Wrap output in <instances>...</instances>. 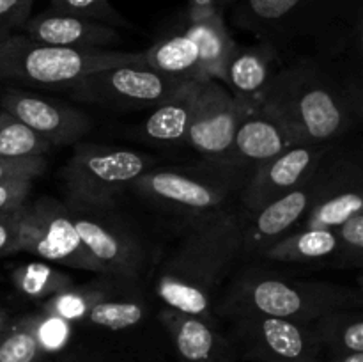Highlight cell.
<instances>
[{
  "label": "cell",
  "mask_w": 363,
  "mask_h": 362,
  "mask_svg": "<svg viewBox=\"0 0 363 362\" xmlns=\"http://www.w3.org/2000/svg\"><path fill=\"white\" fill-rule=\"evenodd\" d=\"M241 226L243 219L230 209L195 219L156 277L167 307L213 318L218 287L241 256Z\"/></svg>",
  "instance_id": "6da1fadb"
},
{
  "label": "cell",
  "mask_w": 363,
  "mask_h": 362,
  "mask_svg": "<svg viewBox=\"0 0 363 362\" xmlns=\"http://www.w3.org/2000/svg\"><path fill=\"white\" fill-rule=\"evenodd\" d=\"M262 105L289 126L300 144H328L342 137L362 106L350 85L312 59L280 67Z\"/></svg>",
  "instance_id": "7a4b0ae2"
},
{
  "label": "cell",
  "mask_w": 363,
  "mask_h": 362,
  "mask_svg": "<svg viewBox=\"0 0 363 362\" xmlns=\"http://www.w3.org/2000/svg\"><path fill=\"white\" fill-rule=\"evenodd\" d=\"M363 0H238L234 21L277 52L293 45L340 52L360 39Z\"/></svg>",
  "instance_id": "3957f363"
},
{
  "label": "cell",
  "mask_w": 363,
  "mask_h": 362,
  "mask_svg": "<svg viewBox=\"0 0 363 362\" xmlns=\"http://www.w3.org/2000/svg\"><path fill=\"white\" fill-rule=\"evenodd\" d=\"M351 307H362L360 295L351 287L325 280L291 279L259 270L241 273L222 302V311L230 318L264 314L307 325L328 312Z\"/></svg>",
  "instance_id": "277c9868"
},
{
  "label": "cell",
  "mask_w": 363,
  "mask_h": 362,
  "mask_svg": "<svg viewBox=\"0 0 363 362\" xmlns=\"http://www.w3.org/2000/svg\"><path fill=\"white\" fill-rule=\"evenodd\" d=\"M131 64H144V53L43 45L21 32L0 43V82L57 92H64L96 71Z\"/></svg>",
  "instance_id": "5b68a950"
},
{
  "label": "cell",
  "mask_w": 363,
  "mask_h": 362,
  "mask_svg": "<svg viewBox=\"0 0 363 362\" xmlns=\"http://www.w3.org/2000/svg\"><path fill=\"white\" fill-rule=\"evenodd\" d=\"M152 169V160L133 149L99 144H77L64 165L67 197L89 206H110L131 188L138 176Z\"/></svg>",
  "instance_id": "8992f818"
},
{
  "label": "cell",
  "mask_w": 363,
  "mask_h": 362,
  "mask_svg": "<svg viewBox=\"0 0 363 362\" xmlns=\"http://www.w3.org/2000/svg\"><path fill=\"white\" fill-rule=\"evenodd\" d=\"M211 165L208 170L151 169L138 176L131 188L163 204L194 213L195 219L211 215L225 209L241 181L248 177H245V170L236 167Z\"/></svg>",
  "instance_id": "52a82bcc"
},
{
  "label": "cell",
  "mask_w": 363,
  "mask_h": 362,
  "mask_svg": "<svg viewBox=\"0 0 363 362\" xmlns=\"http://www.w3.org/2000/svg\"><path fill=\"white\" fill-rule=\"evenodd\" d=\"M188 80L162 75L144 64L117 66L87 75L66 89V94L82 103L119 110L152 109Z\"/></svg>",
  "instance_id": "ba28073f"
},
{
  "label": "cell",
  "mask_w": 363,
  "mask_h": 362,
  "mask_svg": "<svg viewBox=\"0 0 363 362\" xmlns=\"http://www.w3.org/2000/svg\"><path fill=\"white\" fill-rule=\"evenodd\" d=\"M18 252L34 254L52 265L101 273L98 263L82 243L67 206L52 197L25 202Z\"/></svg>",
  "instance_id": "9c48e42d"
},
{
  "label": "cell",
  "mask_w": 363,
  "mask_h": 362,
  "mask_svg": "<svg viewBox=\"0 0 363 362\" xmlns=\"http://www.w3.org/2000/svg\"><path fill=\"white\" fill-rule=\"evenodd\" d=\"M67 209L82 243L103 275L135 280L140 273L144 252L123 222L108 213V206H89L67 201Z\"/></svg>",
  "instance_id": "30bf717a"
},
{
  "label": "cell",
  "mask_w": 363,
  "mask_h": 362,
  "mask_svg": "<svg viewBox=\"0 0 363 362\" xmlns=\"http://www.w3.org/2000/svg\"><path fill=\"white\" fill-rule=\"evenodd\" d=\"M236 337L261 362H321L323 348L312 325L264 314L234 316Z\"/></svg>",
  "instance_id": "8fae6325"
},
{
  "label": "cell",
  "mask_w": 363,
  "mask_h": 362,
  "mask_svg": "<svg viewBox=\"0 0 363 362\" xmlns=\"http://www.w3.org/2000/svg\"><path fill=\"white\" fill-rule=\"evenodd\" d=\"M247 110L218 80L202 82L186 144L209 163L225 165L238 124Z\"/></svg>",
  "instance_id": "7c38bea8"
},
{
  "label": "cell",
  "mask_w": 363,
  "mask_h": 362,
  "mask_svg": "<svg viewBox=\"0 0 363 362\" xmlns=\"http://www.w3.org/2000/svg\"><path fill=\"white\" fill-rule=\"evenodd\" d=\"M0 109L21 121L52 148L74 144L92 126L87 114L77 106L20 87H9L0 94Z\"/></svg>",
  "instance_id": "4fadbf2b"
},
{
  "label": "cell",
  "mask_w": 363,
  "mask_h": 362,
  "mask_svg": "<svg viewBox=\"0 0 363 362\" xmlns=\"http://www.w3.org/2000/svg\"><path fill=\"white\" fill-rule=\"evenodd\" d=\"M328 153V144H298L255 167L241 188L245 212H257L293 190L318 169Z\"/></svg>",
  "instance_id": "5bb4252c"
},
{
  "label": "cell",
  "mask_w": 363,
  "mask_h": 362,
  "mask_svg": "<svg viewBox=\"0 0 363 362\" xmlns=\"http://www.w3.org/2000/svg\"><path fill=\"white\" fill-rule=\"evenodd\" d=\"M321 163L293 190L257 212L247 213L248 219L241 226V256H261L269 245L296 229L315 197Z\"/></svg>",
  "instance_id": "9a60e30c"
},
{
  "label": "cell",
  "mask_w": 363,
  "mask_h": 362,
  "mask_svg": "<svg viewBox=\"0 0 363 362\" xmlns=\"http://www.w3.org/2000/svg\"><path fill=\"white\" fill-rule=\"evenodd\" d=\"M362 183L358 163L337 162L326 165L323 160L315 197L296 229H335L344 220L363 213Z\"/></svg>",
  "instance_id": "2e32d148"
},
{
  "label": "cell",
  "mask_w": 363,
  "mask_h": 362,
  "mask_svg": "<svg viewBox=\"0 0 363 362\" xmlns=\"http://www.w3.org/2000/svg\"><path fill=\"white\" fill-rule=\"evenodd\" d=\"M298 144V138L280 117L264 105L255 106L241 117L225 165L252 172L261 163Z\"/></svg>",
  "instance_id": "e0dca14e"
},
{
  "label": "cell",
  "mask_w": 363,
  "mask_h": 362,
  "mask_svg": "<svg viewBox=\"0 0 363 362\" xmlns=\"http://www.w3.org/2000/svg\"><path fill=\"white\" fill-rule=\"evenodd\" d=\"M279 60L280 53L264 41L252 46L236 45L227 62L222 84L245 110L261 106L272 80L280 70L277 67Z\"/></svg>",
  "instance_id": "ac0fdd59"
},
{
  "label": "cell",
  "mask_w": 363,
  "mask_h": 362,
  "mask_svg": "<svg viewBox=\"0 0 363 362\" xmlns=\"http://www.w3.org/2000/svg\"><path fill=\"white\" fill-rule=\"evenodd\" d=\"M21 34L43 45L66 48H110L123 41L116 27L52 9L28 18Z\"/></svg>",
  "instance_id": "d6986e66"
},
{
  "label": "cell",
  "mask_w": 363,
  "mask_h": 362,
  "mask_svg": "<svg viewBox=\"0 0 363 362\" xmlns=\"http://www.w3.org/2000/svg\"><path fill=\"white\" fill-rule=\"evenodd\" d=\"M158 318L169 330L183 362L223 361L225 343L216 332L211 319L176 311L172 307L162 309Z\"/></svg>",
  "instance_id": "ffe728a7"
},
{
  "label": "cell",
  "mask_w": 363,
  "mask_h": 362,
  "mask_svg": "<svg viewBox=\"0 0 363 362\" xmlns=\"http://www.w3.org/2000/svg\"><path fill=\"white\" fill-rule=\"evenodd\" d=\"M202 82L188 80L176 92L152 106L142 131L147 141L158 144H186Z\"/></svg>",
  "instance_id": "44dd1931"
},
{
  "label": "cell",
  "mask_w": 363,
  "mask_h": 362,
  "mask_svg": "<svg viewBox=\"0 0 363 362\" xmlns=\"http://www.w3.org/2000/svg\"><path fill=\"white\" fill-rule=\"evenodd\" d=\"M184 32L197 45L199 80L223 82L227 62H229L230 55L236 48V41L227 31L222 13L209 14V16L199 18V20H190Z\"/></svg>",
  "instance_id": "7402d4cb"
},
{
  "label": "cell",
  "mask_w": 363,
  "mask_h": 362,
  "mask_svg": "<svg viewBox=\"0 0 363 362\" xmlns=\"http://www.w3.org/2000/svg\"><path fill=\"white\" fill-rule=\"evenodd\" d=\"M261 258L279 263H323L337 265L339 238L335 229H296L269 245Z\"/></svg>",
  "instance_id": "603a6c76"
},
{
  "label": "cell",
  "mask_w": 363,
  "mask_h": 362,
  "mask_svg": "<svg viewBox=\"0 0 363 362\" xmlns=\"http://www.w3.org/2000/svg\"><path fill=\"white\" fill-rule=\"evenodd\" d=\"M142 53H144V66L158 73L184 78V80H199L197 45L186 32L160 39L151 48L142 50Z\"/></svg>",
  "instance_id": "cb8c5ba5"
},
{
  "label": "cell",
  "mask_w": 363,
  "mask_h": 362,
  "mask_svg": "<svg viewBox=\"0 0 363 362\" xmlns=\"http://www.w3.org/2000/svg\"><path fill=\"white\" fill-rule=\"evenodd\" d=\"M323 351L330 355L363 353V318L360 307L339 309L311 323Z\"/></svg>",
  "instance_id": "d4e9b609"
},
{
  "label": "cell",
  "mask_w": 363,
  "mask_h": 362,
  "mask_svg": "<svg viewBox=\"0 0 363 362\" xmlns=\"http://www.w3.org/2000/svg\"><path fill=\"white\" fill-rule=\"evenodd\" d=\"M11 283L25 298L43 302L64 287L73 286V277L48 261L21 263L11 272Z\"/></svg>",
  "instance_id": "484cf974"
},
{
  "label": "cell",
  "mask_w": 363,
  "mask_h": 362,
  "mask_svg": "<svg viewBox=\"0 0 363 362\" xmlns=\"http://www.w3.org/2000/svg\"><path fill=\"white\" fill-rule=\"evenodd\" d=\"M110 291L101 284H84V286H69L60 290L59 293L52 295L50 298L41 302V312L59 316L69 323L85 322L89 311L108 297Z\"/></svg>",
  "instance_id": "4316f807"
},
{
  "label": "cell",
  "mask_w": 363,
  "mask_h": 362,
  "mask_svg": "<svg viewBox=\"0 0 363 362\" xmlns=\"http://www.w3.org/2000/svg\"><path fill=\"white\" fill-rule=\"evenodd\" d=\"M52 146L11 114L0 110V158L45 156Z\"/></svg>",
  "instance_id": "83f0119b"
},
{
  "label": "cell",
  "mask_w": 363,
  "mask_h": 362,
  "mask_svg": "<svg viewBox=\"0 0 363 362\" xmlns=\"http://www.w3.org/2000/svg\"><path fill=\"white\" fill-rule=\"evenodd\" d=\"M145 314V305L138 298H117L108 295L89 311L84 323L108 330H124L138 325Z\"/></svg>",
  "instance_id": "f1b7e54d"
},
{
  "label": "cell",
  "mask_w": 363,
  "mask_h": 362,
  "mask_svg": "<svg viewBox=\"0 0 363 362\" xmlns=\"http://www.w3.org/2000/svg\"><path fill=\"white\" fill-rule=\"evenodd\" d=\"M43 357L28 314L9 319L0 336V362H41Z\"/></svg>",
  "instance_id": "f546056e"
},
{
  "label": "cell",
  "mask_w": 363,
  "mask_h": 362,
  "mask_svg": "<svg viewBox=\"0 0 363 362\" xmlns=\"http://www.w3.org/2000/svg\"><path fill=\"white\" fill-rule=\"evenodd\" d=\"M50 9L98 21L110 27H128V21L110 4V0H50Z\"/></svg>",
  "instance_id": "4dcf8cb0"
},
{
  "label": "cell",
  "mask_w": 363,
  "mask_h": 362,
  "mask_svg": "<svg viewBox=\"0 0 363 362\" xmlns=\"http://www.w3.org/2000/svg\"><path fill=\"white\" fill-rule=\"evenodd\" d=\"M30 318L32 330L38 339L41 350L46 353H55L60 351L71 337V327L73 323L66 322V319L59 318V316L46 314V312H35V314H28Z\"/></svg>",
  "instance_id": "1f68e13d"
},
{
  "label": "cell",
  "mask_w": 363,
  "mask_h": 362,
  "mask_svg": "<svg viewBox=\"0 0 363 362\" xmlns=\"http://www.w3.org/2000/svg\"><path fill=\"white\" fill-rule=\"evenodd\" d=\"M339 238L337 265L346 268H360L363 263V213L353 215L335 227Z\"/></svg>",
  "instance_id": "d6a6232c"
},
{
  "label": "cell",
  "mask_w": 363,
  "mask_h": 362,
  "mask_svg": "<svg viewBox=\"0 0 363 362\" xmlns=\"http://www.w3.org/2000/svg\"><path fill=\"white\" fill-rule=\"evenodd\" d=\"M34 0H0V43L20 34L30 18Z\"/></svg>",
  "instance_id": "836d02e7"
},
{
  "label": "cell",
  "mask_w": 363,
  "mask_h": 362,
  "mask_svg": "<svg viewBox=\"0 0 363 362\" xmlns=\"http://www.w3.org/2000/svg\"><path fill=\"white\" fill-rule=\"evenodd\" d=\"M46 170L45 156L0 158V183L16 180H35Z\"/></svg>",
  "instance_id": "e575fe53"
},
{
  "label": "cell",
  "mask_w": 363,
  "mask_h": 362,
  "mask_svg": "<svg viewBox=\"0 0 363 362\" xmlns=\"http://www.w3.org/2000/svg\"><path fill=\"white\" fill-rule=\"evenodd\" d=\"M23 208L0 215V256L18 254L21 227H23Z\"/></svg>",
  "instance_id": "d590c367"
},
{
  "label": "cell",
  "mask_w": 363,
  "mask_h": 362,
  "mask_svg": "<svg viewBox=\"0 0 363 362\" xmlns=\"http://www.w3.org/2000/svg\"><path fill=\"white\" fill-rule=\"evenodd\" d=\"M34 180H16L0 183V215L21 208L28 201Z\"/></svg>",
  "instance_id": "8d00e7d4"
},
{
  "label": "cell",
  "mask_w": 363,
  "mask_h": 362,
  "mask_svg": "<svg viewBox=\"0 0 363 362\" xmlns=\"http://www.w3.org/2000/svg\"><path fill=\"white\" fill-rule=\"evenodd\" d=\"M222 2L223 0H190V6H188L190 20H199V18L209 16V14L222 13L220 11Z\"/></svg>",
  "instance_id": "74e56055"
},
{
  "label": "cell",
  "mask_w": 363,
  "mask_h": 362,
  "mask_svg": "<svg viewBox=\"0 0 363 362\" xmlns=\"http://www.w3.org/2000/svg\"><path fill=\"white\" fill-rule=\"evenodd\" d=\"M321 362H363V353H346V355H332L328 361Z\"/></svg>",
  "instance_id": "f35d334b"
},
{
  "label": "cell",
  "mask_w": 363,
  "mask_h": 362,
  "mask_svg": "<svg viewBox=\"0 0 363 362\" xmlns=\"http://www.w3.org/2000/svg\"><path fill=\"white\" fill-rule=\"evenodd\" d=\"M9 314H7V311L6 309H2L0 307V336H2V332L4 330H6V327H7V323H9Z\"/></svg>",
  "instance_id": "ab89813d"
},
{
  "label": "cell",
  "mask_w": 363,
  "mask_h": 362,
  "mask_svg": "<svg viewBox=\"0 0 363 362\" xmlns=\"http://www.w3.org/2000/svg\"><path fill=\"white\" fill-rule=\"evenodd\" d=\"M0 110H2V109H0Z\"/></svg>",
  "instance_id": "60d3db41"
}]
</instances>
